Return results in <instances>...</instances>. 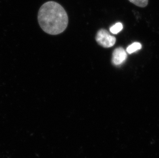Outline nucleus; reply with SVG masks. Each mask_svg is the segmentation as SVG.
<instances>
[{
	"label": "nucleus",
	"instance_id": "2",
	"mask_svg": "<svg viewBox=\"0 0 159 158\" xmlns=\"http://www.w3.org/2000/svg\"><path fill=\"white\" fill-rule=\"evenodd\" d=\"M95 39L99 45L105 48L112 47L116 42V37L111 36L107 30L104 29H101L98 32Z\"/></svg>",
	"mask_w": 159,
	"mask_h": 158
},
{
	"label": "nucleus",
	"instance_id": "1",
	"mask_svg": "<svg viewBox=\"0 0 159 158\" xmlns=\"http://www.w3.org/2000/svg\"><path fill=\"white\" fill-rule=\"evenodd\" d=\"M38 21L44 32L51 35L63 33L68 27V14L62 6L55 1H48L41 6Z\"/></svg>",
	"mask_w": 159,
	"mask_h": 158
},
{
	"label": "nucleus",
	"instance_id": "4",
	"mask_svg": "<svg viewBox=\"0 0 159 158\" xmlns=\"http://www.w3.org/2000/svg\"><path fill=\"white\" fill-rule=\"evenodd\" d=\"M142 48V45L139 42H134L132 44L129 45L126 49V52L128 54H131Z\"/></svg>",
	"mask_w": 159,
	"mask_h": 158
},
{
	"label": "nucleus",
	"instance_id": "3",
	"mask_svg": "<svg viewBox=\"0 0 159 158\" xmlns=\"http://www.w3.org/2000/svg\"><path fill=\"white\" fill-rule=\"evenodd\" d=\"M127 58L126 51L122 47L117 48L113 52L112 62L114 65H120L126 61Z\"/></svg>",
	"mask_w": 159,
	"mask_h": 158
},
{
	"label": "nucleus",
	"instance_id": "6",
	"mask_svg": "<svg viewBox=\"0 0 159 158\" xmlns=\"http://www.w3.org/2000/svg\"><path fill=\"white\" fill-rule=\"evenodd\" d=\"M131 3L140 7H145L148 4V0H129Z\"/></svg>",
	"mask_w": 159,
	"mask_h": 158
},
{
	"label": "nucleus",
	"instance_id": "5",
	"mask_svg": "<svg viewBox=\"0 0 159 158\" xmlns=\"http://www.w3.org/2000/svg\"><path fill=\"white\" fill-rule=\"evenodd\" d=\"M123 29V24L120 22L116 23L110 28V31L113 34H117Z\"/></svg>",
	"mask_w": 159,
	"mask_h": 158
}]
</instances>
